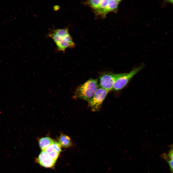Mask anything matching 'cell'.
<instances>
[{"label":"cell","instance_id":"cell-5","mask_svg":"<svg viewBox=\"0 0 173 173\" xmlns=\"http://www.w3.org/2000/svg\"><path fill=\"white\" fill-rule=\"evenodd\" d=\"M109 92L101 87L98 88L93 97L88 102L92 111H98L100 109L103 101Z\"/></svg>","mask_w":173,"mask_h":173},{"label":"cell","instance_id":"cell-1","mask_svg":"<svg viewBox=\"0 0 173 173\" xmlns=\"http://www.w3.org/2000/svg\"><path fill=\"white\" fill-rule=\"evenodd\" d=\"M121 0H88L85 3L89 6L97 17L104 18L108 14L117 12Z\"/></svg>","mask_w":173,"mask_h":173},{"label":"cell","instance_id":"cell-11","mask_svg":"<svg viewBox=\"0 0 173 173\" xmlns=\"http://www.w3.org/2000/svg\"><path fill=\"white\" fill-rule=\"evenodd\" d=\"M51 157L54 160L56 161L59 154L54 151L49 154Z\"/></svg>","mask_w":173,"mask_h":173},{"label":"cell","instance_id":"cell-3","mask_svg":"<svg viewBox=\"0 0 173 173\" xmlns=\"http://www.w3.org/2000/svg\"><path fill=\"white\" fill-rule=\"evenodd\" d=\"M98 88L97 80L90 79L77 88L75 91L74 97L88 102Z\"/></svg>","mask_w":173,"mask_h":173},{"label":"cell","instance_id":"cell-8","mask_svg":"<svg viewBox=\"0 0 173 173\" xmlns=\"http://www.w3.org/2000/svg\"><path fill=\"white\" fill-rule=\"evenodd\" d=\"M57 142L61 147L66 148L71 146L72 142L70 138L68 136L62 134L58 139Z\"/></svg>","mask_w":173,"mask_h":173},{"label":"cell","instance_id":"cell-14","mask_svg":"<svg viewBox=\"0 0 173 173\" xmlns=\"http://www.w3.org/2000/svg\"><path fill=\"white\" fill-rule=\"evenodd\" d=\"M167 161L173 172V160L169 159L167 160Z\"/></svg>","mask_w":173,"mask_h":173},{"label":"cell","instance_id":"cell-6","mask_svg":"<svg viewBox=\"0 0 173 173\" xmlns=\"http://www.w3.org/2000/svg\"><path fill=\"white\" fill-rule=\"evenodd\" d=\"M122 74L109 73L104 74L100 78L99 85L101 87L109 92L112 90L115 81Z\"/></svg>","mask_w":173,"mask_h":173},{"label":"cell","instance_id":"cell-13","mask_svg":"<svg viewBox=\"0 0 173 173\" xmlns=\"http://www.w3.org/2000/svg\"><path fill=\"white\" fill-rule=\"evenodd\" d=\"M168 156L169 159L173 160V145L171 146V148L168 154Z\"/></svg>","mask_w":173,"mask_h":173},{"label":"cell","instance_id":"cell-12","mask_svg":"<svg viewBox=\"0 0 173 173\" xmlns=\"http://www.w3.org/2000/svg\"><path fill=\"white\" fill-rule=\"evenodd\" d=\"M52 144L48 146L43 151L48 154L54 151Z\"/></svg>","mask_w":173,"mask_h":173},{"label":"cell","instance_id":"cell-7","mask_svg":"<svg viewBox=\"0 0 173 173\" xmlns=\"http://www.w3.org/2000/svg\"><path fill=\"white\" fill-rule=\"evenodd\" d=\"M36 160L40 165L46 168L53 167L56 161L49 154L43 151L40 153Z\"/></svg>","mask_w":173,"mask_h":173},{"label":"cell","instance_id":"cell-15","mask_svg":"<svg viewBox=\"0 0 173 173\" xmlns=\"http://www.w3.org/2000/svg\"><path fill=\"white\" fill-rule=\"evenodd\" d=\"M168 2L170 3L173 4V0H168L167 1Z\"/></svg>","mask_w":173,"mask_h":173},{"label":"cell","instance_id":"cell-10","mask_svg":"<svg viewBox=\"0 0 173 173\" xmlns=\"http://www.w3.org/2000/svg\"><path fill=\"white\" fill-rule=\"evenodd\" d=\"M54 150L57 153L60 154L62 151L61 146L57 142L54 141L52 144Z\"/></svg>","mask_w":173,"mask_h":173},{"label":"cell","instance_id":"cell-2","mask_svg":"<svg viewBox=\"0 0 173 173\" xmlns=\"http://www.w3.org/2000/svg\"><path fill=\"white\" fill-rule=\"evenodd\" d=\"M53 40L58 50L63 51L75 46L72 38L67 29H54L49 34Z\"/></svg>","mask_w":173,"mask_h":173},{"label":"cell","instance_id":"cell-4","mask_svg":"<svg viewBox=\"0 0 173 173\" xmlns=\"http://www.w3.org/2000/svg\"><path fill=\"white\" fill-rule=\"evenodd\" d=\"M144 67V65H142L128 73H123L115 81L112 90L117 91L123 89L126 86L131 79L143 69Z\"/></svg>","mask_w":173,"mask_h":173},{"label":"cell","instance_id":"cell-9","mask_svg":"<svg viewBox=\"0 0 173 173\" xmlns=\"http://www.w3.org/2000/svg\"><path fill=\"white\" fill-rule=\"evenodd\" d=\"M54 141L49 137L41 138L38 141L39 146L42 150L43 151L48 146L52 144Z\"/></svg>","mask_w":173,"mask_h":173}]
</instances>
